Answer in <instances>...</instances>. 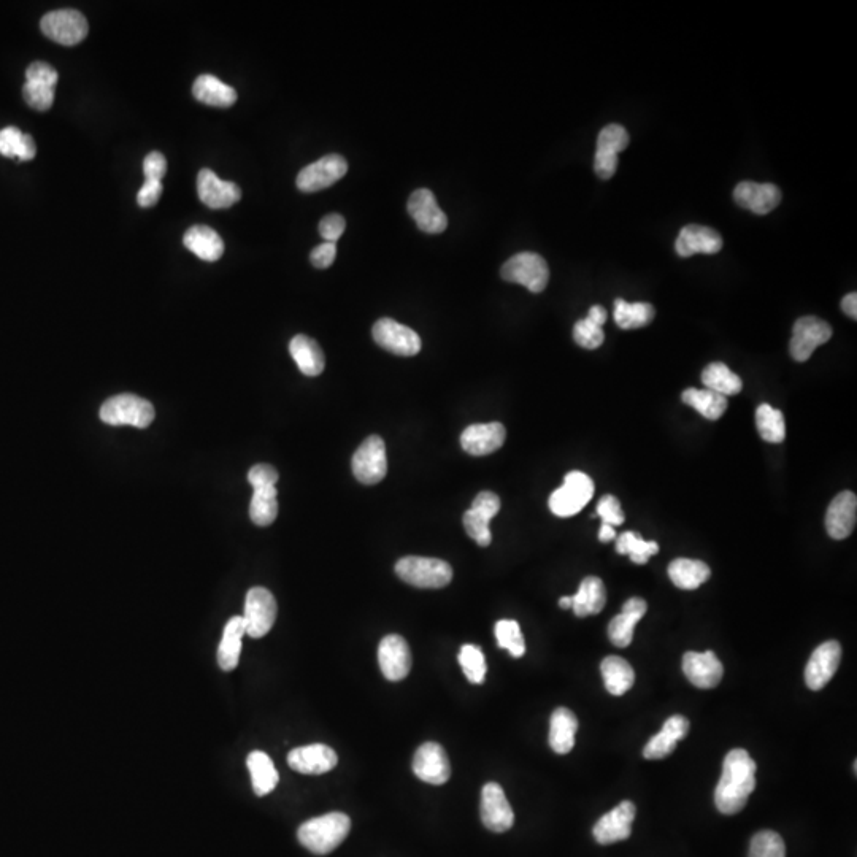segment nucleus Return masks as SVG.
Here are the masks:
<instances>
[{
    "instance_id": "obj_1",
    "label": "nucleus",
    "mask_w": 857,
    "mask_h": 857,
    "mask_svg": "<svg viewBox=\"0 0 857 857\" xmlns=\"http://www.w3.org/2000/svg\"><path fill=\"white\" fill-rule=\"evenodd\" d=\"M758 765L748 751L735 748L727 754L723 775L715 791V804L723 815H737L745 808L748 797L756 788Z\"/></svg>"
},
{
    "instance_id": "obj_2",
    "label": "nucleus",
    "mask_w": 857,
    "mask_h": 857,
    "mask_svg": "<svg viewBox=\"0 0 857 857\" xmlns=\"http://www.w3.org/2000/svg\"><path fill=\"white\" fill-rule=\"evenodd\" d=\"M350 816L340 811L308 819L297 831L300 845L310 853L324 856L339 848L350 834Z\"/></svg>"
},
{
    "instance_id": "obj_3",
    "label": "nucleus",
    "mask_w": 857,
    "mask_h": 857,
    "mask_svg": "<svg viewBox=\"0 0 857 857\" xmlns=\"http://www.w3.org/2000/svg\"><path fill=\"white\" fill-rule=\"evenodd\" d=\"M397 577L419 589H440L450 585L453 569L442 559L407 556L396 564Z\"/></svg>"
},
{
    "instance_id": "obj_4",
    "label": "nucleus",
    "mask_w": 857,
    "mask_h": 857,
    "mask_svg": "<svg viewBox=\"0 0 857 857\" xmlns=\"http://www.w3.org/2000/svg\"><path fill=\"white\" fill-rule=\"evenodd\" d=\"M154 407L134 394H120L100 408V419L110 426H134L145 429L154 421Z\"/></svg>"
},
{
    "instance_id": "obj_5",
    "label": "nucleus",
    "mask_w": 857,
    "mask_h": 857,
    "mask_svg": "<svg viewBox=\"0 0 857 857\" xmlns=\"http://www.w3.org/2000/svg\"><path fill=\"white\" fill-rule=\"evenodd\" d=\"M594 481L583 472L565 475L564 485L551 494L550 510L559 518L577 515L594 497Z\"/></svg>"
},
{
    "instance_id": "obj_6",
    "label": "nucleus",
    "mask_w": 857,
    "mask_h": 857,
    "mask_svg": "<svg viewBox=\"0 0 857 857\" xmlns=\"http://www.w3.org/2000/svg\"><path fill=\"white\" fill-rule=\"evenodd\" d=\"M500 275L505 281L526 286L531 293H542L550 281V269L545 259L531 251L515 254L508 259Z\"/></svg>"
},
{
    "instance_id": "obj_7",
    "label": "nucleus",
    "mask_w": 857,
    "mask_h": 857,
    "mask_svg": "<svg viewBox=\"0 0 857 857\" xmlns=\"http://www.w3.org/2000/svg\"><path fill=\"white\" fill-rule=\"evenodd\" d=\"M354 477L361 481L362 485H377L388 473V459H386V445L378 435H370L364 440L354 453L353 461Z\"/></svg>"
},
{
    "instance_id": "obj_8",
    "label": "nucleus",
    "mask_w": 857,
    "mask_h": 857,
    "mask_svg": "<svg viewBox=\"0 0 857 857\" xmlns=\"http://www.w3.org/2000/svg\"><path fill=\"white\" fill-rule=\"evenodd\" d=\"M277 600L266 588H253L246 594L245 623L246 635L251 638H261L269 634L275 619H277Z\"/></svg>"
},
{
    "instance_id": "obj_9",
    "label": "nucleus",
    "mask_w": 857,
    "mask_h": 857,
    "mask_svg": "<svg viewBox=\"0 0 857 857\" xmlns=\"http://www.w3.org/2000/svg\"><path fill=\"white\" fill-rule=\"evenodd\" d=\"M40 27L48 39L66 47H74L83 42L89 31L85 16L78 10H70V8L56 10L43 16Z\"/></svg>"
},
{
    "instance_id": "obj_10",
    "label": "nucleus",
    "mask_w": 857,
    "mask_h": 857,
    "mask_svg": "<svg viewBox=\"0 0 857 857\" xmlns=\"http://www.w3.org/2000/svg\"><path fill=\"white\" fill-rule=\"evenodd\" d=\"M831 324L816 316H804L797 319L792 329V339L789 343V353L797 362H805L811 358L818 346L829 342L832 337Z\"/></svg>"
},
{
    "instance_id": "obj_11",
    "label": "nucleus",
    "mask_w": 857,
    "mask_h": 857,
    "mask_svg": "<svg viewBox=\"0 0 857 857\" xmlns=\"http://www.w3.org/2000/svg\"><path fill=\"white\" fill-rule=\"evenodd\" d=\"M629 134L621 124H608L600 131L597 139L596 159L594 170L602 180H610L618 170V154L629 147Z\"/></svg>"
},
{
    "instance_id": "obj_12",
    "label": "nucleus",
    "mask_w": 857,
    "mask_h": 857,
    "mask_svg": "<svg viewBox=\"0 0 857 857\" xmlns=\"http://www.w3.org/2000/svg\"><path fill=\"white\" fill-rule=\"evenodd\" d=\"M346 172H348V162L345 158L339 154H329L300 170L297 175V188L304 193H316L321 189L331 188L345 177Z\"/></svg>"
},
{
    "instance_id": "obj_13",
    "label": "nucleus",
    "mask_w": 857,
    "mask_h": 857,
    "mask_svg": "<svg viewBox=\"0 0 857 857\" xmlns=\"http://www.w3.org/2000/svg\"><path fill=\"white\" fill-rule=\"evenodd\" d=\"M373 340L389 353L397 356H415L421 351V339L410 327L394 319L383 318L373 326Z\"/></svg>"
},
{
    "instance_id": "obj_14",
    "label": "nucleus",
    "mask_w": 857,
    "mask_h": 857,
    "mask_svg": "<svg viewBox=\"0 0 857 857\" xmlns=\"http://www.w3.org/2000/svg\"><path fill=\"white\" fill-rule=\"evenodd\" d=\"M500 499L491 491H483L475 497L472 507L464 513V527L470 539L480 546H488L492 542L489 523L499 513Z\"/></svg>"
},
{
    "instance_id": "obj_15",
    "label": "nucleus",
    "mask_w": 857,
    "mask_h": 857,
    "mask_svg": "<svg viewBox=\"0 0 857 857\" xmlns=\"http://www.w3.org/2000/svg\"><path fill=\"white\" fill-rule=\"evenodd\" d=\"M481 821L489 831L497 834L510 831L515 823L512 805L508 802L504 789L497 783L485 784L481 792Z\"/></svg>"
},
{
    "instance_id": "obj_16",
    "label": "nucleus",
    "mask_w": 857,
    "mask_h": 857,
    "mask_svg": "<svg viewBox=\"0 0 857 857\" xmlns=\"http://www.w3.org/2000/svg\"><path fill=\"white\" fill-rule=\"evenodd\" d=\"M637 808L631 800H624L618 807L608 811L607 815L597 821L594 826V838L600 845H613L616 842H624L631 837L632 824H634Z\"/></svg>"
},
{
    "instance_id": "obj_17",
    "label": "nucleus",
    "mask_w": 857,
    "mask_h": 857,
    "mask_svg": "<svg viewBox=\"0 0 857 857\" xmlns=\"http://www.w3.org/2000/svg\"><path fill=\"white\" fill-rule=\"evenodd\" d=\"M413 772L419 780L434 786H440L450 780V759L443 746L434 742L419 746L413 758Z\"/></svg>"
},
{
    "instance_id": "obj_18",
    "label": "nucleus",
    "mask_w": 857,
    "mask_h": 857,
    "mask_svg": "<svg viewBox=\"0 0 857 857\" xmlns=\"http://www.w3.org/2000/svg\"><path fill=\"white\" fill-rule=\"evenodd\" d=\"M378 662L386 680L400 681L412 670V651L400 635H386L378 646Z\"/></svg>"
},
{
    "instance_id": "obj_19",
    "label": "nucleus",
    "mask_w": 857,
    "mask_h": 857,
    "mask_svg": "<svg viewBox=\"0 0 857 857\" xmlns=\"http://www.w3.org/2000/svg\"><path fill=\"white\" fill-rule=\"evenodd\" d=\"M840 659H842L840 643L831 640L819 645L811 654L810 661L805 667V683L808 688L811 691L823 689L837 672Z\"/></svg>"
},
{
    "instance_id": "obj_20",
    "label": "nucleus",
    "mask_w": 857,
    "mask_h": 857,
    "mask_svg": "<svg viewBox=\"0 0 857 857\" xmlns=\"http://www.w3.org/2000/svg\"><path fill=\"white\" fill-rule=\"evenodd\" d=\"M288 764L291 769L302 775H323L337 767L339 756L331 746L315 743V745L294 748L288 754Z\"/></svg>"
},
{
    "instance_id": "obj_21",
    "label": "nucleus",
    "mask_w": 857,
    "mask_h": 857,
    "mask_svg": "<svg viewBox=\"0 0 857 857\" xmlns=\"http://www.w3.org/2000/svg\"><path fill=\"white\" fill-rule=\"evenodd\" d=\"M407 207L419 229L426 234H442L448 227V218L429 189L415 191L408 199Z\"/></svg>"
},
{
    "instance_id": "obj_22",
    "label": "nucleus",
    "mask_w": 857,
    "mask_h": 857,
    "mask_svg": "<svg viewBox=\"0 0 857 857\" xmlns=\"http://www.w3.org/2000/svg\"><path fill=\"white\" fill-rule=\"evenodd\" d=\"M683 672L696 688L713 689L723 680L724 667L713 651H689L683 658Z\"/></svg>"
},
{
    "instance_id": "obj_23",
    "label": "nucleus",
    "mask_w": 857,
    "mask_h": 857,
    "mask_svg": "<svg viewBox=\"0 0 857 857\" xmlns=\"http://www.w3.org/2000/svg\"><path fill=\"white\" fill-rule=\"evenodd\" d=\"M197 193L200 200L213 210H223L239 202L242 191L232 181H224L216 177L210 169H202L197 177Z\"/></svg>"
},
{
    "instance_id": "obj_24",
    "label": "nucleus",
    "mask_w": 857,
    "mask_h": 857,
    "mask_svg": "<svg viewBox=\"0 0 857 857\" xmlns=\"http://www.w3.org/2000/svg\"><path fill=\"white\" fill-rule=\"evenodd\" d=\"M781 194L778 186L772 183H754V181H742L734 189V200L740 207L756 213V215H767L780 205Z\"/></svg>"
},
{
    "instance_id": "obj_25",
    "label": "nucleus",
    "mask_w": 857,
    "mask_h": 857,
    "mask_svg": "<svg viewBox=\"0 0 857 857\" xmlns=\"http://www.w3.org/2000/svg\"><path fill=\"white\" fill-rule=\"evenodd\" d=\"M723 248V237L711 227L688 224L681 229L675 242V251L681 258L694 254H716Z\"/></svg>"
},
{
    "instance_id": "obj_26",
    "label": "nucleus",
    "mask_w": 857,
    "mask_h": 857,
    "mask_svg": "<svg viewBox=\"0 0 857 857\" xmlns=\"http://www.w3.org/2000/svg\"><path fill=\"white\" fill-rule=\"evenodd\" d=\"M857 521V497L854 492L843 491L834 497L827 508V534L834 540H843L853 534Z\"/></svg>"
},
{
    "instance_id": "obj_27",
    "label": "nucleus",
    "mask_w": 857,
    "mask_h": 857,
    "mask_svg": "<svg viewBox=\"0 0 857 857\" xmlns=\"http://www.w3.org/2000/svg\"><path fill=\"white\" fill-rule=\"evenodd\" d=\"M507 439L504 424H472L461 435L462 450L472 456H488L500 450Z\"/></svg>"
},
{
    "instance_id": "obj_28",
    "label": "nucleus",
    "mask_w": 857,
    "mask_h": 857,
    "mask_svg": "<svg viewBox=\"0 0 857 857\" xmlns=\"http://www.w3.org/2000/svg\"><path fill=\"white\" fill-rule=\"evenodd\" d=\"M648 604L640 597H632L623 605V612L608 624V638L618 648H627L634 638V629L638 621L645 616Z\"/></svg>"
},
{
    "instance_id": "obj_29",
    "label": "nucleus",
    "mask_w": 857,
    "mask_h": 857,
    "mask_svg": "<svg viewBox=\"0 0 857 857\" xmlns=\"http://www.w3.org/2000/svg\"><path fill=\"white\" fill-rule=\"evenodd\" d=\"M689 721L685 716L675 715L665 721L659 734L651 738L643 750V756L650 761L664 759L675 751L677 743L688 735Z\"/></svg>"
},
{
    "instance_id": "obj_30",
    "label": "nucleus",
    "mask_w": 857,
    "mask_h": 857,
    "mask_svg": "<svg viewBox=\"0 0 857 857\" xmlns=\"http://www.w3.org/2000/svg\"><path fill=\"white\" fill-rule=\"evenodd\" d=\"M183 243L191 253L205 262H216L224 254V242L220 234L208 226L189 227Z\"/></svg>"
},
{
    "instance_id": "obj_31",
    "label": "nucleus",
    "mask_w": 857,
    "mask_h": 857,
    "mask_svg": "<svg viewBox=\"0 0 857 857\" xmlns=\"http://www.w3.org/2000/svg\"><path fill=\"white\" fill-rule=\"evenodd\" d=\"M607 604V589L604 581L597 577H586L581 581L577 594L572 596V610L578 618L599 615Z\"/></svg>"
},
{
    "instance_id": "obj_32",
    "label": "nucleus",
    "mask_w": 857,
    "mask_h": 857,
    "mask_svg": "<svg viewBox=\"0 0 857 857\" xmlns=\"http://www.w3.org/2000/svg\"><path fill=\"white\" fill-rule=\"evenodd\" d=\"M578 719L569 708H556L551 715L550 746L554 753L567 754L575 746Z\"/></svg>"
},
{
    "instance_id": "obj_33",
    "label": "nucleus",
    "mask_w": 857,
    "mask_h": 857,
    "mask_svg": "<svg viewBox=\"0 0 857 857\" xmlns=\"http://www.w3.org/2000/svg\"><path fill=\"white\" fill-rule=\"evenodd\" d=\"M289 351L300 372L307 377H318L323 373L326 359L321 346L315 340L307 335H296L289 343Z\"/></svg>"
},
{
    "instance_id": "obj_34",
    "label": "nucleus",
    "mask_w": 857,
    "mask_h": 857,
    "mask_svg": "<svg viewBox=\"0 0 857 857\" xmlns=\"http://www.w3.org/2000/svg\"><path fill=\"white\" fill-rule=\"evenodd\" d=\"M246 635L245 623L242 616H234L224 627L223 640L218 648V665L224 672L237 669L242 653V638Z\"/></svg>"
},
{
    "instance_id": "obj_35",
    "label": "nucleus",
    "mask_w": 857,
    "mask_h": 857,
    "mask_svg": "<svg viewBox=\"0 0 857 857\" xmlns=\"http://www.w3.org/2000/svg\"><path fill=\"white\" fill-rule=\"evenodd\" d=\"M193 96L210 107L227 108L237 102V91L213 75H200L194 81Z\"/></svg>"
},
{
    "instance_id": "obj_36",
    "label": "nucleus",
    "mask_w": 857,
    "mask_h": 857,
    "mask_svg": "<svg viewBox=\"0 0 857 857\" xmlns=\"http://www.w3.org/2000/svg\"><path fill=\"white\" fill-rule=\"evenodd\" d=\"M669 577L677 588L694 591L711 577V570L705 562L680 558L669 565Z\"/></svg>"
},
{
    "instance_id": "obj_37",
    "label": "nucleus",
    "mask_w": 857,
    "mask_h": 857,
    "mask_svg": "<svg viewBox=\"0 0 857 857\" xmlns=\"http://www.w3.org/2000/svg\"><path fill=\"white\" fill-rule=\"evenodd\" d=\"M600 672L604 677L605 688L612 696H623L634 686L635 672L626 659L619 656H608L600 664Z\"/></svg>"
},
{
    "instance_id": "obj_38",
    "label": "nucleus",
    "mask_w": 857,
    "mask_h": 857,
    "mask_svg": "<svg viewBox=\"0 0 857 857\" xmlns=\"http://www.w3.org/2000/svg\"><path fill=\"white\" fill-rule=\"evenodd\" d=\"M246 765L251 773V781H253L254 794L259 797L267 796L273 789L277 788L278 777L277 769L273 765L269 754L264 751H253L246 759Z\"/></svg>"
},
{
    "instance_id": "obj_39",
    "label": "nucleus",
    "mask_w": 857,
    "mask_h": 857,
    "mask_svg": "<svg viewBox=\"0 0 857 857\" xmlns=\"http://www.w3.org/2000/svg\"><path fill=\"white\" fill-rule=\"evenodd\" d=\"M681 400H683V404L694 408L710 421L721 418L727 410V397L721 396L711 389H686L681 394Z\"/></svg>"
},
{
    "instance_id": "obj_40",
    "label": "nucleus",
    "mask_w": 857,
    "mask_h": 857,
    "mask_svg": "<svg viewBox=\"0 0 857 857\" xmlns=\"http://www.w3.org/2000/svg\"><path fill=\"white\" fill-rule=\"evenodd\" d=\"M705 388L718 392L721 396H737L742 391V378L732 372L723 362H711L702 372Z\"/></svg>"
},
{
    "instance_id": "obj_41",
    "label": "nucleus",
    "mask_w": 857,
    "mask_h": 857,
    "mask_svg": "<svg viewBox=\"0 0 857 857\" xmlns=\"http://www.w3.org/2000/svg\"><path fill=\"white\" fill-rule=\"evenodd\" d=\"M654 307L646 302H635L629 304L626 300H615V316L616 324L624 331L629 329H640V327L648 326L654 319Z\"/></svg>"
},
{
    "instance_id": "obj_42",
    "label": "nucleus",
    "mask_w": 857,
    "mask_h": 857,
    "mask_svg": "<svg viewBox=\"0 0 857 857\" xmlns=\"http://www.w3.org/2000/svg\"><path fill=\"white\" fill-rule=\"evenodd\" d=\"M253 489L254 494L250 504L251 521L256 526H270L278 516L277 488L259 486Z\"/></svg>"
},
{
    "instance_id": "obj_43",
    "label": "nucleus",
    "mask_w": 857,
    "mask_h": 857,
    "mask_svg": "<svg viewBox=\"0 0 857 857\" xmlns=\"http://www.w3.org/2000/svg\"><path fill=\"white\" fill-rule=\"evenodd\" d=\"M756 426L762 440L781 443L786 439V423L780 410L769 404H761L756 410Z\"/></svg>"
},
{
    "instance_id": "obj_44",
    "label": "nucleus",
    "mask_w": 857,
    "mask_h": 857,
    "mask_svg": "<svg viewBox=\"0 0 857 857\" xmlns=\"http://www.w3.org/2000/svg\"><path fill=\"white\" fill-rule=\"evenodd\" d=\"M616 553L627 554L634 564L643 565L650 561L651 556L659 553V545L646 542L637 532L627 531L616 540Z\"/></svg>"
},
{
    "instance_id": "obj_45",
    "label": "nucleus",
    "mask_w": 857,
    "mask_h": 857,
    "mask_svg": "<svg viewBox=\"0 0 857 857\" xmlns=\"http://www.w3.org/2000/svg\"><path fill=\"white\" fill-rule=\"evenodd\" d=\"M496 638L500 648H504L513 658H521L526 653L521 627L513 619H500L496 624Z\"/></svg>"
},
{
    "instance_id": "obj_46",
    "label": "nucleus",
    "mask_w": 857,
    "mask_h": 857,
    "mask_svg": "<svg viewBox=\"0 0 857 857\" xmlns=\"http://www.w3.org/2000/svg\"><path fill=\"white\" fill-rule=\"evenodd\" d=\"M459 664H461L464 675L473 685H481L486 678V659L483 651L475 645H464L459 651Z\"/></svg>"
},
{
    "instance_id": "obj_47",
    "label": "nucleus",
    "mask_w": 857,
    "mask_h": 857,
    "mask_svg": "<svg viewBox=\"0 0 857 857\" xmlns=\"http://www.w3.org/2000/svg\"><path fill=\"white\" fill-rule=\"evenodd\" d=\"M748 857H786L783 838L773 831L758 832L751 840Z\"/></svg>"
},
{
    "instance_id": "obj_48",
    "label": "nucleus",
    "mask_w": 857,
    "mask_h": 857,
    "mask_svg": "<svg viewBox=\"0 0 857 857\" xmlns=\"http://www.w3.org/2000/svg\"><path fill=\"white\" fill-rule=\"evenodd\" d=\"M573 340L585 350H597L604 343L605 332L591 319H580L573 327Z\"/></svg>"
},
{
    "instance_id": "obj_49",
    "label": "nucleus",
    "mask_w": 857,
    "mask_h": 857,
    "mask_svg": "<svg viewBox=\"0 0 857 857\" xmlns=\"http://www.w3.org/2000/svg\"><path fill=\"white\" fill-rule=\"evenodd\" d=\"M23 96L29 107L35 108L39 112H47L54 102V88L26 81V85L23 88Z\"/></svg>"
},
{
    "instance_id": "obj_50",
    "label": "nucleus",
    "mask_w": 857,
    "mask_h": 857,
    "mask_svg": "<svg viewBox=\"0 0 857 857\" xmlns=\"http://www.w3.org/2000/svg\"><path fill=\"white\" fill-rule=\"evenodd\" d=\"M597 515L602 519V524H608V526H621L626 521V516H624L623 510H621L619 500L615 496H610V494L599 500Z\"/></svg>"
},
{
    "instance_id": "obj_51",
    "label": "nucleus",
    "mask_w": 857,
    "mask_h": 857,
    "mask_svg": "<svg viewBox=\"0 0 857 857\" xmlns=\"http://www.w3.org/2000/svg\"><path fill=\"white\" fill-rule=\"evenodd\" d=\"M59 74L47 62H34L26 70V81L29 83H37V85L50 86L56 88L58 85Z\"/></svg>"
},
{
    "instance_id": "obj_52",
    "label": "nucleus",
    "mask_w": 857,
    "mask_h": 857,
    "mask_svg": "<svg viewBox=\"0 0 857 857\" xmlns=\"http://www.w3.org/2000/svg\"><path fill=\"white\" fill-rule=\"evenodd\" d=\"M345 227V218L342 215H337V213H332V215L324 216L319 223V234L326 242L335 243L342 237Z\"/></svg>"
},
{
    "instance_id": "obj_53",
    "label": "nucleus",
    "mask_w": 857,
    "mask_h": 857,
    "mask_svg": "<svg viewBox=\"0 0 857 857\" xmlns=\"http://www.w3.org/2000/svg\"><path fill=\"white\" fill-rule=\"evenodd\" d=\"M23 132L18 127H5L0 131V154L5 158H15L23 140Z\"/></svg>"
},
{
    "instance_id": "obj_54",
    "label": "nucleus",
    "mask_w": 857,
    "mask_h": 857,
    "mask_svg": "<svg viewBox=\"0 0 857 857\" xmlns=\"http://www.w3.org/2000/svg\"><path fill=\"white\" fill-rule=\"evenodd\" d=\"M166 172V156L159 153V151H153V153L148 154L145 161H143V173H145V178H147V180L161 181L162 178H164V175H166Z\"/></svg>"
},
{
    "instance_id": "obj_55",
    "label": "nucleus",
    "mask_w": 857,
    "mask_h": 857,
    "mask_svg": "<svg viewBox=\"0 0 857 857\" xmlns=\"http://www.w3.org/2000/svg\"><path fill=\"white\" fill-rule=\"evenodd\" d=\"M248 481L253 488L259 486H275L278 481V472L269 464H258L248 472Z\"/></svg>"
},
{
    "instance_id": "obj_56",
    "label": "nucleus",
    "mask_w": 857,
    "mask_h": 857,
    "mask_svg": "<svg viewBox=\"0 0 857 857\" xmlns=\"http://www.w3.org/2000/svg\"><path fill=\"white\" fill-rule=\"evenodd\" d=\"M335 256H337V245L324 242L323 245L316 246L315 250L312 251L310 261L316 269H327L334 264Z\"/></svg>"
},
{
    "instance_id": "obj_57",
    "label": "nucleus",
    "mask_w": 857,
    "mask_h": 857,
    "mask_svg": "<svg viewBox=\"0 0 857 857\" xmlns=\"http://www.w3.org/2000/svg\"><path fill=\"white\" fill-rule=\"evenodd\" d=\"M161 196V181L147 180L145 181V185L140 188L139 194H137V202H139V205L142 208H150L158 204V200L161 199Z\"/></svg>"
},
{
    "instance_id": "obj_58",
    "label": "nucleus",
    "mask_w": 857,
    "mask_h": 857,
    "mask_svg": "<svg viewBox=\"0 0 857 857\" xmlns=\"http://www.w3.org/2000/svg\"><path fill=\"white\" fill-rule=\"evenodd\" d=\"M35 154H37V147H35L34 139H32L31 135L24 134L20 148H18V154H16V159L18 161H32L35 158Z\"/></svg>"
},
{
    "instance_id": "obj_59",
    "label": "nucleus",
    "mask_w": 857,
    "mask_h": 857,
    "mask_svg": "<svg viewBox=\"0 0 857 857\" xmlns=\"http://www.w3.org/2000/svg\"><path fill=\"white\" fill-rule=\"evenodd\" d=\"M842 310L850 318L857 319V294L851 293L843 297Z\"/></svg>"
},
{
    "instance_id": "obj_60",
    "label": "nucleus",
    "mask_w": 857,
    "mask_h": 857,
    "mask_svg": "<svg viewBox=\"0 0 857 857\" xmlns=\"http://www.w3.org/2000/svg\"><path fill=\"white\" fill-rule=\"evenodd\" d=\"M588 318L591 319V321H594V323L599 324L600 327H602L605 323H607V310H605L604 307H600V305H594V307H591V310H589Z\"/></svg>"
},
{
    "instance_id": "obj_61",
    "label": "nucleus",
    "mask_w": 857,
    "mask_h": 857,
    "mask_svg": "<svg viewBox=\"0 0 857 857\" xmlns=\"http://www.w3.org/2000/svg\"><path fill=\"white\" fill-rule=\"evenodd\" d=\"M615 539H616L615 527L608 526V524H602V526H600V531H599L600 542L608 543V542H612V540H615Z\"/></svg>"
},
{
    "instance_id": "obj_62",
    "label": "nucleus",
    "mask_w": 857,
    "mask_h": 857,
    "mask_svg": "<svg viewBox=\"0 0 857 857\" xmlns=\"http://www.w3.org/2000/svg\"><path fill=\"white\" fill-rule=\"evenodd\" d=\"M559 607L564 608V610L572 608V596L562 597V599L559 600Z\"/></svg>"
}]
</instances>
